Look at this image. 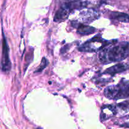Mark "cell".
Segmentation results:
<instances>
[{
    "mask_svg": "<svg viewBox=\"0 0 129 129\" xmlns=\"http://www.w3.org/2000/svg\"><path fill=\"white\" fill-rule=\"evenodd\" d=\"M104 94L106 98L110 100L125 99L129 96V83L122 81L117 85L110 86L105 88Z\"/></svg>",
    "mask_w": 129,
    "mask_h": 129,
    "instance_id": "7a4b0ae2",
    "label": "cell"
},
{
    "mask_svg": "<svg viewBox=\"0 0 129 129\" xmlns=\"http://www.w3.org/2000/svg\"><path fill=\"white\" fill-rule=\"evenodd\" d=\"M117 113L120 114H125L129 112V102L124 101L121 103H118L115 105Z\"/></svg>",
    "mask_w": 129,
    "mask_h": 129,
    "instance_id": "30bf717a",
    "label": "cell"
},
{
    "mask_svg": "<svg viewBox=\"0 0 129 129\" xmlns=\"http://www.w3.org/2000/svg\"><path fill=\"white\" fill-rule=\"evenodd\" d=\"M81 20L86 23H91L99 18L100 15L98 11L94 10H88L87 11H83L80 14Z\"/></svg>",
    "mask_w": 129,
    "mask_h": 129,
    "instance_id": "52a82bcc",
    "label": "cell"
},
{
    "mask_svg": "<svg viewBox=\"0 0 129 129\" xmlns=\"http://www.w3.org/2000/svg\"><path fill=\"white\" fill-rule=\"evenodd\" d=\"M73 11L71 8L70 6L69 5L68 3L64 4L58 10L54 16V20L55 22H61L67 19L69 16V14Z\"/></svg>",
    "mask_w": 129,
    "mask_h": 129,
    "instance_id": "5b68a950",
    "label": "cell"
},
{
    "mask_svg": "<svg viewBox=\"0 0 129 129\" xmlns=\"http://www.w3.org/2000/svg\"><path fill=\"white\" fill-rule=\"evenodd\" d=\"M129 55V42H121L107 46L100 51L98 58L101 63L104 64L125 60Z\"/></svg>",
    "mask_w": 129,
    "mask_h": 129,
    "instance_id": "6da1fadb",
    "label": "cell"
},
{
    "mask_svg": "<svg viewBox=\"0 0 129 129\" xmlns=\"http://www.w3.org/2000/svg\"><path fill=\"white\" fill-rule=\"evenodd\" d=\"M112 18L120 22L129 23V15L120 12H113L111 15Z\"/></svg>",
    "mask_w": 129,
    "mask_h": 129,
    "instance_id": "8fae6325",
    "label": "cell"
},
{
    "mask_svg": "<svg viewBox=\"0 0 129 129\" xmlns=\"http://www.w3.org/2000/svg\"><path fill=\"white\" fill-rule=\"evenodd\" d=\"M1 68L3 71L8 73L11 68V63L9 55V47L7 40L3 31V45H2V58H1Z\"/></svg>",
    "mask_w": 129,
    "mask_h": 129,
    "instance_id": "277c9868",
    "label": "cell"
},
{
    "mask_svg": "<svg viewBox=\"0 0 129 129\" xmlns=\"http://www.w3.org/2000/svg\"><path fill=\"white\" fill-rule=\"evenodd\" d=\"M117 114L115 106L112 105H107L102 107L100 118L102 120H106L113 116Z\"/></svg>",
    "mask_w": 129,
    "mask_h": 129,
    "instance_id": "8992f818",
    "label": "cell"
},
{
    "mask_svg": "<svg viewBox=\"0 0 129 129\" xmlns=\"http://www.w3.org/2000/svg\"><path fill=\"white\" fill-rule=\"evenodd\" d=\"M67 1H69V2H71V1H79V0H67Z\"/></svg>",
    "mask_w": 129,
    "mask_h": 129,
    "instance_id": "5bb4252c",
    "label": "cell"
},
{
    "mask_svg": "<svg viewBox=\"0 0 129 129\" xmlns=\"http://www.w3.org/2000/svg\"><path fill=\"white\" fill-rule=\"evenodd\" d=\"M32 59H33V50H31V53L30 52L28 53L27 55H26V58H25V62H25V70L26 69V68H27L28 66L29 65V64L32 61Z\"/></svg>",
    "mask_w": 129,
    "mask_h": 129,
    "instance_id": "4fadbf2b",
    "label": "cell"
},
{
    "mask_svg": "<svg viewBox=\"0 0 129 129\" xmlns=\"http://www.w3.org/2000/svg\"><path fill=\"white\" fill-rule=\"evenodd\" d=\"M38 129H42V128H39Z\"/></svg>",
    "mask_w": 129,
    "mask_h": 129,
    "instance_id": "9a60e30c",
    "label": "cell"
},
{
    "mask_svg": "<svg viewBox=\"0 0 129 129\" xmlns=\"http://www.w3.org/2000/svg\"><path fill=\"white\" fill-rule=\"evenodd\" d=\"M74 27L77 28V32L78 34L82 35H88L89 34H92L96 31L95 28L89 25H84L78 23L77 25H74Z\"/></svg>",
    "mask_w": 129,
    "mask_h": 129,
    "instance_id": "9c48e42d",
    "label": "cell"
},
{
    "mask_svg": "<svg viewBox=\"0 0 129 129\" xmlns=\"http://www.w3.org/2000/svg\"><path fill=\"white\" fill-rule=\"evenodd\" d=\"M117 42L116 40L108 41L102 39L100 35H96L82 44L79 47V50L81 52H96L101 50L103 48L111 45L112 44L116 43Z\"/></svg>",
    "mask_w": 129,
    "mask_h": 129,
    "instance_id": "3957f363",
    "label": "cell"
},
{
    "mask_svg": "<svg viewBox=\"0 0 129 129\" xmlns=\"http://www.w3.org/2000/svg\"><path fill=\"white\" fill-rule=\"evenodd\" d=\"M128 117H129V115H128Z\"/></svg>",
    "mask_w": 129,
    "mask_h": 129,
    "instance_id": "2e32d148",
    "label": "cell"
},
{
    "mask_svg": "<svg viewBox=\"0 0 129 129\" xmlns=\"http://www.w3.org/2000/svg\"><path fill=\"white\" fill-rule=\"evenodd\" d=\"M48 64H49V61H48L47 59L45 57H43L42 60L41 61V63H40V66H39V68L37 69V71L35 72V73H40V72L42 71L47 66Z\"/></svg>",
    "mask_w": 129,
    "mask_h": 129,
    "instance_id": "7c38bea8",
    "label": "cell"
},
{
    "mask_svg": "<svg viewBox=\"0 0 129 129\" xmlns=\"http://www.w3.org/2000/svg\"><path fill=\"white\" fill-rule=\"evenodd\" d=\"M128 68L129 64H127V63H120V64H116V65L108 68L103 73L105 74L115 75V74L122 73V72L127 70Z\"/></svg>",
    "mask_w": 129,
    "mask_h": 129,
    "instance_id": "ba28073f",
    "label": "cell"
}]
</instances>
